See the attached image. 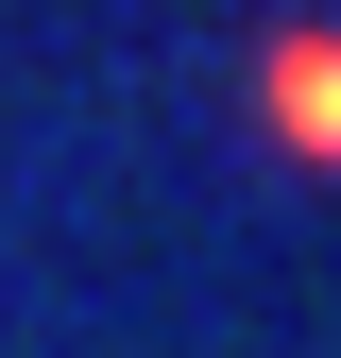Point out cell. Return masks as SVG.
<instances>
[{
    "label": "cell",
    "mask_w": 341,
    "mask_h": 358,
    "mask_svg": "<svg viewBox=\"0 0 341 358\" xmlns=\"http://www.w3.org/2000/svg\"><path fill=\"white\" fill-rule=\"evenodd\" d=\"M256 137L290 171H341V17H273L256 34Z\"/></svg>",
    "instance_id": "obj_1"
}]
</instances>
